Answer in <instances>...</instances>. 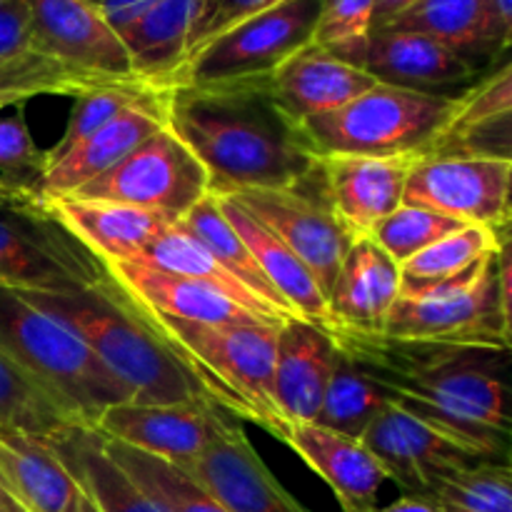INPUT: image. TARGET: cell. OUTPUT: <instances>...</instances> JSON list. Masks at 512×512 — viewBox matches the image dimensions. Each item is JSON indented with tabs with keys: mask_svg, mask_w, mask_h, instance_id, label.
Listing matches in <instances>:
<instances>
[{
	"mask_svg": "<svg viewBox=\"0 0 512 512\" xmlns=\"http://www.w3.org/2000/svg\"><path fill=\"white\" fill-rule=\"evenodd\" d=\"M393 403L443 430L485 463H505L512 445V350L503 345L423 343L330 330Z\"/></svg>",
	"mask_w": 512,
	"mask_h": 512,
	"instance_id": "cell-1",
	"label": "cell"
},
{
	"mask_svg": "<svg viewBox=\"0 0 512 512\" xmlns=\"http://www.w3.org/2000/svg\"><path fill=\"white\" fill-rule=\"evenodd\" d=\"M165 125L205 165L213 193L303 188L320 158L273 100L268 80L170 85Z\"/></svg>",
	"mask_w": 512,
	"mask_h": 512,
	"instance_id": "cell-2",
	"label": "cell"
},
{
	"mask_svg": "<svg viewBox=\"0 0 512 512\" xmlns=\"http://www.w3.org/2000/svg\"><path fill=\"white\" fill-rule=\"evenodd\" d=\"M20 293L75 330L100 363L133 393L135 403H215L178 355L148 328L113 278L80 293Z\"/></svg>",
	"mask_w": 512,
	"mask_h": 512,
	"instance_id": "cell-3",
	"label": "cell"
},
{
	"mask_svg": "<svg viewBox=\"0 0 512 512\" xmlns=\"http://www.w3.org/2000/svg\"><path fill=\"white\" fill-rule=\"evenodd\" d=\"M125 298L225 413L238 420H253L280 443H288L290 423L275 395L280 323H188L143 308L130 295Z\"/></svg>",
	"mask_w": 512,
	"mask_h": 512,
	"instance_id": "cell-4",
	"label": "cell"
},
{
	"mask_svg": "<svg viewBox=\"0 0 512 512\" xmlns=\"http://www.w3.org/2000/svg\"><path fill=\"white\" fill-rule=\"evenodd\" d=\"M0 350L78 425L95 428L100 415L133 400L75 330L13 288H0Z\"/></svg>",
	"mask_w": 512,
	"mask_h": 512,
	"instance_id": "cell-5",
	"label": "cell"
},
{
	"mask_svg": "<svg viewBox=\"0 0 512 512\" xmlns=\"http://www.w3.org/2000/svg\"><path fill=\"white\" fill-rule=\"evenodd\" d=\"M458 95H433L375 83L343 108L300 123L305 143L318 158L330 155L428 153L448 130Z\"/></svg>",
	"mask_w": 512,
	"mask_h": 512,
	"instance_id": "cell-6",
	"label": "cell"
},
{
	"mask_svg": "<svg viewBox=\"0 0 512 512\" xmlns=\"http://www.w3.org/2000/svg\"><path fill=\"white\" fill-rule=\"evenodd\" d=\"M108 280V265L48 205L0 200V288L80 293Z\"/></svg>",
	"mask_w": 512,
	"mask_h": 512,
	"instance_id": "cell-7",
	"label": "cell"
},
{
	"mask_svg": "<svg viewBox=\"0 0 512 512\" xmlns=\"http://www.w3.org/2000/svg\"><path fill=\"white\" fill-rule=\"evenodd\" d=\"M318 18L320 0H285L195 50L170 85L268 80L280 65L313 43Z\"/></svg>",
	"mask_w": 512,
	"mask_h": 512,
	"instance_id": "cell-8",
	"label": "cell"
},
{
	"mask_svg": "<svg viewBox=\"0 0 512 512\" xmlns=\"http://www.w3.org/2000/svg\"><path fill=\"white\" fill-rule=\"evenodd\" d=\"M498 253V250H495ZM495 253L453 280L403 293L385 320L383 335L423 343L503 345Z\"/></svg>",
	"mask_w": 512,
	"mask_h": 512,
	"instance_id": "cell-9",
	"label": "cell"
},
{
	"mask_svg": "<svg viewBox=\"0 0 512 512\" xmlns=\"http://www.w3.org/2000/svg\"><path fill=\"white\" fill-rule=\"evenodd\" d=\"M210 193L213 190L205 165L165 125L113 170L68 198L133 205L178 223Z\"/></svg>",
	"mask_w": 512,
	"mask_h": 512,
	"instance_id": "cell-10",
	"label": "cell"
},
{
	"mask_svg": "<svg viewBox=\"0 0 512 512\" xmlns=\"http://www.w3.org/2000/svg\"><path fill=\"white\" fill-rule=\"evenodd\" d=\"M508 175L510 163L503 160L420 153L410 165L405 203L498 233L508 225Z\"/></svg>",
	"mask_w": 512,
	"mask_h": 512,
	"instance_id": "cell-11",
	"label": "cell"
},
{
	"mask_svg": "<svg viewBox=\"0 0 512 512\" xmlns=\"http://www.w3.org/2000/svg\"><path fill=\"white\" fill-rule=\"evenodd\" d=\"M308 185L290 190H238V193L218 195H228L245 213L278 235L303 260L325 295H330L353 238L338 223L323 193H310Z\"/></svg>",
	"mask_w": 512,
	"mask_h": 512,
	"instance_id": "cell-12",
	"label": "cell"
},
{
	"mask_svg": "<svg viewBox=\"0 0 512 512\" xmlns=\"http://www.w3.org/2000/svg\"><path fill=\"white\" fill-rule=\"evenodd\" d=\"M360 440L388 480H395L408 495H428L448 475L485 463L398 403H390Z\"/></svg>",
	"mask_w": 512,
	"mask_h": 512,
	"instance_id": "cell-13",
	"label": "cell"
},
{
	"mask_svg": "<svg viewBox=\"0 0 512 512\" xmlns=\"http://www.w3.org/2000/svg\"><path fill=\"white\" fill-rule=\"evenodd\" d=\"M30 25L33 50L65 68L95 80L135 78L123 38L95 0H30Z\"/></svg>",
	"mask_w": 512,
	"mask_h": 512,
	"instance_id": "cell-14",
	"label": "cell"
},
{
	"mask_svg": "<svg viewBox=\"0 0 512 512\" xmlns=\"http://www.w3.org/2000/svg\"><path fill=\"white\" fill-rule=\"evenodd\" d=\"M180 470L215 495L230 512H308L265 468L245 438L240 420L230 413H223L203 455Z\"/></svg>",
	"mask_w": 512,
	"mask_h": 512,
	"instance_id": "cell-15",
	"label": "cell"
},
{
	"mask_svg": "<svg viewBox=\"0 0 512 512\" xmlns=\"http://www.w3.org/2000/svg\"><path fill=\"white\" fill-rule=\"evenodd\" d=\"M223 413L225 410L210 400L173 405L130 400L100 415L95 430L115 443H123L183 468L203 455L218 430Z\"/></svg>",
	"mask_w": 512,
	"mask_h": 512,
	"instance_id": "cell-16",
	"label": "cell"
},
{
	"mask_svg": "<svg viewBox=\"0 0 512 512\" xmlns=\"http://www.w3.org/2000/svg\"><path fill=\"white\" fill-rule=\"evenodd\" d=\"M413 160L415 155L320 158V193L350 238H370L373 230L405 203V183Z\"/></svg>",
	"mask_w": 512,
	"mask_h": 512,
	"instance_id": "cell-17",
	"label": "cell"
},
{
	"mask_svg": "<svg viewBox=\"0 0 512 512\" xmlns=\"http://www.w3.org/2000/svg\"><path fill=\"white\" fill-rule=\"evenodd\" d=\"M165 93L158 100L125 110L123 115L90 133L63 155L48 158V168L38 188V203L48 205L53 200L78 193L80 188L113 170L138 145L153 138L160 128H165Z\"/></svg>",
	"mask_w": 512,
	"mask_h": 512,
	"instance_id": "cell-18",
	"label": "cell"
},
{
	"mask_svg": "<svg viewBox=\"0 0 512 512\" xmlns=\"http://www.w3.org/2000/svg\"><path fill=\"white\" fill-rule=\"evenodd\" d=\"M338 360L333 333L303 318H288L278 328L275 395L290 428L315 423Z\"/></svg>",
	"mask_w": 512,
	"mask_h": 512,
	"instance_id": "cell-19",
	"label": "cell"
},
{
	"mask_svg": "<svg viewBox=\"0 0 512 512\" xmlns=\"http://www.w3.org/2000/svg\"><path fill=\"white\" fill-rule=\"evenodd\" d=\"M375 83L378 80L360 65L335 58L315 43L295 53L268 78L270 95L295 125L343 108Z\"/></svg>",
	"mask_w": 512,
	"mask_h": 512,
	"instance_id": "cell-20",
	"label": "cell"
},
{
	"mask_svg": "<svg viewBox=\"0 0 512 512\" xmlns=\"http://www.w3.org/2000/svg\"><path fill=\"white\" fill-rule=\"evenodd\" d=\"M363 70L378 83L418 93H443L450 85L465 83L475 75V65L448 45L423 33L398 28H378L370 35Z\"/></svg>",
	"mask_w": 512,
	"mask_h": 512,
	"instance_id": "cell-21",
	"label": "cell"
},
{
	"mask_svg": "<svg viewBox=\"0 0 512 512\" xmlns=\"http://www.w3.org/2000/svg\"><path fill=\"white\" fill-rule=\"evenodd\" d=\"M285 445L328 483L343 512L378 510L380 490L388 483V475L363 440L318 423H298L290 428Z\"/></svg>",
	"mask_w": 512,
	"mask_h": 512,
	"instance_id": "cell-22",
	"label": "cell"
},
{
	"mask_svg": "<svg viewBox=\"0 0 512 512\" xmlns=\"http://www.w3.org/2000/svg\"><path fill=\"white\" fill-rule=\"evenodd\" d=\"M110 278L115 280L125 295L140 303L143 308L155 310L160 315L188 320V323L205 325H233V323H273L238 300L230 298L223 290L213 288L200 280L183 278V275L163 273L148 268L143 263H105Z\"/></svg>",
	"mask_w": 512,
	"mask_h": 512,
	"instance_id": "cell-23",
	"label": "cell"
},
{
	"mask_svg": "<svg viewBox=\"0 0 512 512\" xmlns=\"http://www.w3.org/2000/svg\"><path fill=\"white\" fill-rule=\"evenodd\" d=\"M400 290V265L373 238L353 240L328 295L333 330L345 328L380 335L390 310L398 303Z\"/></svg>",
	"mask_w": 512,
	"mask_h": 512,
	"instance_id": "cell-24",
	"label": "cell"
},
{
	"mask_svg": "<svg viewBox=\"0 0 512 512\" xmlns=\"http://www.w3.org/2000/svg\"><path fill=\"white\" fill-rule=\"evenodd\" d=\"M0 488L28 512H78L83 490L43 435L0 428Z\"/></svg>",
	"mask_w": 512,
	"mask_h": 512,
	"instance_id": "cell-25",
	"label": "cell"
},
{
	"mask_svg": "<svg viewBox=\"0 0 512 512\" xmlns=\"http://www.w3.org/2000/svg\"><path fill=\"white\" fill-rule=\"evenodd\" d=\"M48 208L103 263H133L170 225L163 215L110 200L60 198Z\"/></svg>",
	"mask_w": 512,
	"mask_h": 512,
	"instance_id": "cell-26",
	"label": "cell"
},
{
	"mask_svg": "<svg viewBox=\"0 0 512 512\" xmlns=\"http://www.w3.org/2000/svg\"><path fill=\"white\" fill-rule=\"evenodd\" d=\"M55 455L80 485L95 512H163L153 498L115 463L103 435L88 425H68L50 435Z\"/></svg>",
	"mask_w": 512,
	"mask_h": 512,
	"instance_id": "cell-27",
	"label": "cell"
},
{
	"mask_svg": "<svg viewBox=\"0 0 512 512\" xmlns=\"http://www.w3.org/2000/svg\"><path fill=\"white\" fill-rule=\"evenodd\" d=\"M220 208L228 215L230 225L240 233V238L245 240V245L250 248V253L258 260L260 270L268 278V283L278 290L280 298L285 300L290 310H293L295 318L310 320V323L320 325L325 330H333V318H330L328 308V295L320 288L318 280L313 278L308 268H305L303 260L278 238V235L270 233L263 223L253 218L250 213H245L235 200H230L228 195H218Z\"/></svg>",
	"mask_w": 512,
	"mask_h": 512,
	"instance_id": "cell-28",
	"label": "cell"
},
{
	"mask_svg": "<svg viewBox=\"0 0 512 512\" xmlns=\"http://www.w3.org/2000/svg\"><path fill=\"white\" fill-rule=\"evenodd\" d=\"M203 0H158L120 33L135 78L168 88L190 53Z\"/></svg>",
	"mask_w": 512,
	"mask_h": 512,
	"instance_id": "cell-29",
	"label": "cell"
},
{
	"mask_svg": "<svg viewBox=\"0 0 512 512\" xmlns=\"http://www.w3.org/2000/svg\"><path fill=\"white\" fill-rule=\"evenodd\" d=\"M385 28L428 35L473 65L475 58L498 55L493 0H418Z\"/></svg>",
	"mask_w": 512,
	"mask_h": 512,
	"instance_id": "cell-30",
	"label": "cell"
},
{
	"mask_svg": "<svg viewBox=\"0 0 512 512\" xmlns=\"http://www.w3.org/2000/svg\"><path fill=\"white\" fill-rule=\"evenodd\" d=\"M133 263H143L148 268L163 270V273L183 275V278L200 280V283H208L213 288L223 290L230 298L238 300L240 305H245L248 310H253L255 315L265 320H273V323H283L285 318L275 315L273 310L265 308L233 273H228L223 263L210 253L208 245L198 238L190 228H185L183 223H170L153 243L145 248V253L140 255Z\"/></svg>",
	"mask_w": 512,
	"mask_h": 512,
	"instance_id": "cell-31",
	"label": "cell"
},
{
	"mask_svg": "<svg viewBox=\"0 0 512 512\" xmlns=\"http://www.w3.org/2000/svg\"><path fill=\"white\" fill-rule=\"evenodd\" d=\"M180 223H183L185 228L193 230V233L208 245L210 253L228 268V273H233L235 278H238L240 283L265 305V308L273 310L275 315H280V318L285 320L295 318L293 310H290L288 305H285V300L278 295V290L268 283V278H265L263 270H260L255 255L250 253V248L245 245V240L240 238L238 230L230 225L228 215L223 213V208H220L218 198H215L213 193L205 195Z\"/></svg>",
	"mask_w": 512,
	"mask_h": 512,
	"instance_id": "cell-32",
	"label": "cell"
},
{
	"mask_svg": "<svg viewBox=\"0 0 512 512\" xmlns=\"http://www.w3.org/2000/svg\"><path fill=\"white\" fill-rule=\"evenodd\" d=\"M390 403L393 398L388 390L375 383L358 363H353L338 348V360H335L333 375H330L315 423L360 440Z\"/></svg>",
	"mask_w": 512,
	"mask_h": 512,
	"instance_id": "cell-33",
	"label": "cell"
},
{
	"mask_svg": "<svg viewBox=\"0 0 512 512\" xmlns=\"http://www.w3.org/2000/svg\"><path fill=\"white\" fill-rule=\"evenodd\" d=\"M103 443L115 463L158 503L163 512H230L215 495H210L203 485L195 483L188 473L175 468L168 460L140 453V450L115 443L105 435Z\"/></svg>",
	"mask_w": 512,
	"mask_h": 512,
	"instance_id": "cell-34",
	"label": "cell"
},
{
	"mask_svg": "<svg viewBox=\"0 0 512 512\" xmlns=\"http://www.w3.org/2000/svg\"><path fill=\"white\" fill-rule=\"evenodd\" d=\"M495 250H498L495 230L483 228V225H463L400 265V275H403L400 295L418 293V290L465 275Z\"/></svg>",
	"mask_w": 512,
	"mask_h": 512,
	"instance_id": "cell-35",
	"label": "cell"
},
{
	"mask_svg": "<svg viewBox=\"0 0 512 512\" xmlns=\"http://www.w3.org/2000/svg\"><path fill=\"white\" fill-rule=\"evenodd\" d=\"M110 83L95 80L78 70L65 68L58 60L28 50L15 58L0 60V108H23V103L38 95H80L93 85Z\"/></svg>",
	"mask_w": 512,
	"mask_h": 512,
	"instance_id": "cell-36",
	"label": "cell"
},
{
	"mask_svg": "<svg viewBox=\"0 0 512 512\" xmlns=\"http://www.w3.org/2000/svg\"><path fill=\"white\" fill-rule=\"evenodd\" d=\"M163 93L165 88L145 83V80L130 78L93 85V88L85 90V93L75 95V108L73 113H70L68 125H65L63 138L58 140V145H55L53 150H48V158L63 155L65 150H70L75 143L88 138L90 133L100 130L103 125H108L110 120L123 115L125 110L135 108V105L150 103V100H158Z\"/></svg>",
	"mask_w": 512,
	"mask_h": 512,
	"instance_id": "cell-37",
	"label": "cell"
},
{
	"mask_svg": "<svg viewBox=\"0 0 512 512\" xmlns=\"http://www.w3.org/2000/svg\"><path fill=\"white\" fill-rule=\"evenodd\" d=\"M68 425L78 423L0 350V428L50 438Z\"/></svg>",
	"mask_w": 512,
	"mask_h": 512,
	"instance_id": "cell-38",
	"label": "cell"
},
{
	"mask_svg": "<svg viewBox=\"0 0 512 512\" xmlns=\"http://www.w3.org/2000/svg\"><path fill=\"white\" fill-rule=\"evenodd\" d=\"M430 498L445 512H512V470L505 463H480L440 480Z\"/></svg>",
	"mask_w": 512,
	"mask_h": 512,
	"instance_id": "cell-39",
	"label": "cell"
},
{
	"mask_svg": "<svg viewBox=\"0 0 512 512\" xmlns=\"http://www.w3.org/2000/svg\"><path fill=\"white\" fill-rule=\"evenodd\" d=\"M48 153L35 145L20 108H0V183L38 203Z\"/></svg>",
	"mask_w": 512,
	"mask_h": 512,
	"instance_id": "cell-40",
	"label": "cell"
},
{
	"mask_svg": "<svg viewBox=\"0 0 512 512\" xmlns=\"http://www.w3.org/2000/svg\"><path fill=\"white\" fill-rule=\"evenodd\" d=\"M375 0H320V18L313 43L335 58L363 68L373 35Z\"/></svg>",
	"mask_w": 512,
	"mask_h": 512,
	"instance_id": "cell-41",
	"label": "cell"
},
{
	"mask_svg": "<svg viewBox=\"0 0 512 512\" xmlns=\"http://www.w3.org/2000/svg\"><path fill=\"white\" fill-rule=\"evenodd\" d=\"M463 228V223L445 215L435 213V210L420 208V205L403 203L395 213H390L378 228L373 230L370 238L390 255L398 265L410 260L413 255L423 253L440 238L450 235L453 230Z\"/></svg>",
	"mask_w": 512,
	"mask_h": 512,
	"instance_id": "cell-42",
	"label": "cell"
},
{
	"mask_svg": "<svg viewBox=\"0 0 512 512\" xmlns=\"http://www.w3.org/2000/svg\"><path fill=\"white\" fill-rule=\"evenodd\" d=\"M428 153L480 155V158L512 163V110L478 120L448 138L438 140Z\"/></svg>",
	"mask_w": 512,
	"mask_h": 512,
	"instance_id": "cell-43",
	"label": "cell"
},
{
	"mask_svg": "<svg viewBox=\"0 0 512 512\" xmlns=\"http://www.w3.org/2000/svg\"><path fill=\"white\" fill-rule=\"evenodd\" d=\"M508 110H512V58L505 60L483 83L473 85L468 93L458 95V108H455L453 120L438 140L448 138V135L458 133V130L478 123V120L490 118V115L508 113Z\"/></svg>",
	"mask_w": 512,
	"mask_h": 512,
	"instance_id": "cell-44",
	"label": "cell"
},
{
	"mask_svg": "<svg viewBox=\"0 0 512 512\" xmlns=\"http://www.w3.org/2000/svg\"><path fill=\"white\" fill-rule=\"evenodd\" d=\"M280 3H285V0H203V10H200L193 40H190L188 58L195 50L203 48L205 43L233 28V25L243 23V20L253 18L258 13H265V10L275 8Z\"/></svg>",
	"mask_w": 512,
	"mask_h": 512,
	"instance_id": "cell-45",
	"label": "cell"
},
{
	"mask_svg": "<svg viewBox=\"0 0 512 512\" xmlns=\"http://www.w3.org/2000/svg\"><path fill=\"white\" fill-rule=\"evenodd\" d=\"M33 50L30 0H0V60Z\"/></svg>",
	"mask_w": 512,
	"mask_h": 512,
	"instance_id": "cell-46",
	"label": "cell"
},
{
	"mask_svg": "<svg viewBox=\"0 0 512 512\" xmlns=\"http://www.w3.org/2000/svg\"><path fill=\"white\" fill-rule=\"evenodd\" d=\"M498 293H500V315H503L505 343L512 350V223L498 230Z\"/></svg>",
	"mask_w": 512,
	"mask_h": 512,
	"instance_id": "cell-47",
	"label": "cell"
},
{
	"mask_svg": "<svg viewBox=\"0 0 512 512\" xmlns=\"http://www.w3.org/2000/svg\"><path fill=\"white\" fill-rule=\"evenodd\" d=\"M155 3H158V0H98V8L100 13L105 15V20L110 23V28L120 35L123 30H128L145 10L153 8Z\"/></svg>",
	"mask_w": 512,
	"mask_h": 512,
	"instance_id": "cell-48",
	"label": "cell"
},
{
	"mask_svg": "<svg viewBox=\"0 0 512 512\" xmlns=\"http://www.w3.org/2000/svg\"><path fill=\"white\" fill-rule=\"evenodd\" d=\"M495 30H498V55L512 50V0H493Z\"/></svg>",
	"mask_w": 512,
	"mask_h": 512,
	"instance_id": "cell-49",
	"label": "cell"
},
{
	"mask_svg": "<svg viewBox=\"0 0 512 512\" xmlns=\"http://www.w3.org/2000/svg\"><path fill=\"white\" fill-rule=\"evenodd\" d=\"M375 512H445L440 508V503L430 495H408L398 498L395 503L385 505V508H378Z\"/></svg>",
	"mask_w": 512,
	"mask_h": 512,
	"instance_id": "cell-50",
	"label": "cell"
},
{
	"mask_svg": "<svg viewBox=\"0 0 512 512\" xmlns=\"http://www.w3.org/2000/svg\"><path fill=\"white\" fill-rule=\"evenodd\" d=\"M418 0H375V18H373V30L385 28L388 23H393L398 15H403L405 10L413 8Z\"/></svg>",
	"mask_w": 512,
	"mask_h": 512,
	"instance_id": "cell-51",
	"label": "cell"
},
{
	"mask_svg": "<svg viewBox=\"0 0 512 512\" xmlns=\"http://www.w3.org/2000/svg\"><path fill=\"white\" fill-rule=\"evenodd\" d=\"M0 512H28L5 488H0Z\"/></svg>",
	"mask_w": 512,
	"mask_h": 512,
	"instance_id": "cell-52",
	"label": "cell"
},
{
	"mask_svg": "<svg viewBox=\"0 0 512 512\" xmlns=\"http://www.w3.org/2000/svg\"><path fill=\"white\" fill-rule=\"evenodd\" d=\"M508 223H512V163H510V175H508Z\"/></svg>",
	"mask_w": 512,
	"mask_h": 512,
	"instance_id": "cell-53",
	"label": "cell"
},
{
	"mask_svg": "<svg viewBox=\"0 0 512 512\" xmlns=\"http://www.w3.org/2000/svg\"><path fill=\"white\" fill-rule=\"evenodd\" d=\"M78 512H95V508H93V503H90L88 498H83V503H80V508H78Z\"/></svg>",
	"mask_w": 512,
	"mask_h": 512,
	"instance_id": "cell-54",
	"label": "cell"
},
{
	"mask_svg": "<svg viewBox=\"0 0 512 512\" xmlns=\"http://www.w3.org/2000/svg\"><path fill=\"white\" fill-rule=\"evenodd\" d=\"M505 465H508V468L512 470V445H510V453H508V458H505Z\"/></svg>",
	"mask_w": 512,
	"mask_h": 512,
	"instance_id": "cell-55",
	"label": "cell"
},
{
	"mask_svg": "<svg viewBox=\"0 0 512 512\" xmlns=\"http://www.w3.org/2000/svg\"><path fill=\"white\" fill-rule=\"evenodd\" d=\"M95 3H98V0H95Z\"/></svg>",
	"mask_w": 512,
	"mask_h": 512,
	"instance_id": "cell-56",
	"label": "cell"
}]
</instances>
